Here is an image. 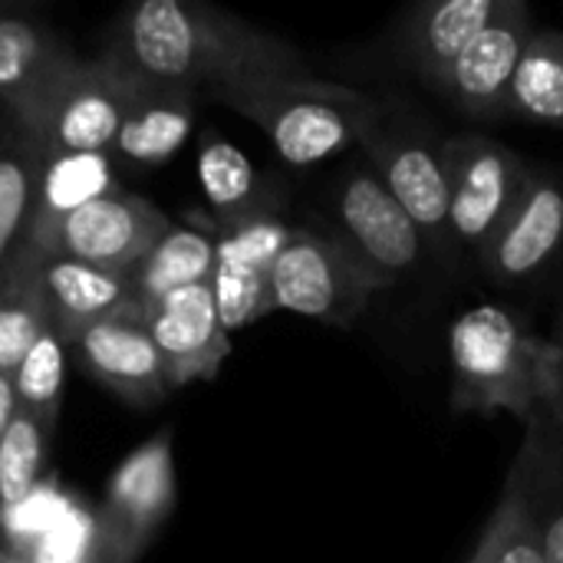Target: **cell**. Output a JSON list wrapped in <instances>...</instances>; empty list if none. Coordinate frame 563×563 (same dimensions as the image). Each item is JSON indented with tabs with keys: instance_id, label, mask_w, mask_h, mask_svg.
Masks as SVG:
<instances>
[{
	"instance_id": "4dcf8cb0",
	"label": "cell",
	"mask_w": 563,
	"mask_h": 563,
	"mask_svg": "<svg viewBox=\"0 0 563 563\" xmlns=\"http://www.w3.org/2000/svg\"><path fill=\"white\" fill-rule=\"evenodd\" d=\"M290 224L280 221V214L271 218H254L247 224H238L231 231H218L214 234V257L228 261V264H241V267H254L271 274L280 251L290 241Z\"/></svg>"
},
{
	"instance_id": "277c9868",
	"label": "cell",
	"mask_w": 563,
	"mask_h": 563,
	"mask_svg": "<svg viewBox=\"0 0 563 563\" xmlns=\"http://www.w3.org/2000/svg\"><path fill=\"white\" fill-rule=\"evenodd\" d=\"M356 145L366 165L416 221L432 257L452 267L459 244L449 228V185L442 162V139L396 102L373 99L360 115Z\"/></svg>"
},
{
	"instance_id": "8fae6325",
	"label": "cell",
	"mask_w": 563,
	"mask_h": 563,
	"mask_svg": "<svg viewBox=\"0 0 563 563\" xmlns=\"http://www.w3.org/2000/svg\"><path fill=\"white\" fill-rule=\"evenodd\" d=\"M534 26L538 23L525 0H505L501 13L442 73L432 92L442 96L455 112L468 119H478V122L508 119L511 79Z\"/></svg>"
},
{
	"instance_id": "d6a6232c",
	"label": "cell",
	"mask_w": 563,
	"mask_h": 563,
	"mask_svg": "<svg viewBox=\"0 0 563 563\" xmlns=\"http://www.w3.org/2000/svg\"><path fill=\"white\" fill-rule=\"evenodd\" d=\"M544 419L554 432L563 435V313L548 336V396H544Z\"/></svg>"
},
{
	"instance_id": "e0dca14e",
	"label": "cell",
	"mask_w": 563,
	"mask_h": 563,
	"mask_svg": "<svg viewBox=\"0 0 563 563\" xmlns=\"http://www.w3.org/2000/svg\"><path fill=\"white\" fill-rule=\"evenodd\" d=\"M198 92L172 82H155L135 73L132 99L112 145V162L155 168L172 162L195 132Z\"/></svg>"
},
{
	"instance_id": "1f68e13d",
	"label": "cell",
	"mask_w": 563,
	"mask_h": 563,
	"mask_svg": "<svg viewBox=\"0 0 563 563\" xmlns=\"http://www.w3.org/2000/svg\"><path fill=\"white\" fill-rule=\"evenodd\" d=\"M96 515L76 498L63 511V518L46 531V538L23 558L26 563H89L96 561Z\"/></svg>"
},
{
	"instance_id": "30bf717a",
	"label": "cell",
	"mask_w": 563,
	"mask_h": 563,
	"mask_svg": "<svg viewBox=\"0 0 563 563\" xmlns=\"http://www.w3.org/2000/svg\"><path fill=\"white\" fill-rule=\"evenodd\" d=\"M135 73L112 56L82 59L46 109L36 142L43 152H89L112 155L122 129Z\"/></svg>"
},
{
	"instance_id": "cb8c5ba5",
	"label": "cell",
	"mask_w": 563,
	"mask_h": 563,
	"mask_svg": "<svg viewBox=\"0 0 563 563\" xmlns=\"http://www.w3.org/2000/svg\"><path fill=\"white\" fill-rule=\"evenodd\" d=\"M508 119L563 129V30L534 26L508 92Z\"/></svg>"
},
{
	"instance_id": "4fadbf2b",
	"label": "cell",
	"mask_w": 563,
	"mask_h": 563,
	"mask_svg": "<svg viewBox=\"0 0 563 563\" xmlns=\"http://www.w3.org/2000/svg\"><path fill=\"white\" fill-rule=\"evenodd\" d=\"M79 63V53L53 30L26 16L0 13V102L26 135H40L49 102Z\"/></svg>"
},
{
	"instance_id": "9c48e42d",
	"label": "cell",
	"mask_w": 563,
	"mask_h": 563,
	"mask_svg": "<svg viewBox=\"0 0 563 563\" xmlns=\"http://www.w3.org/2000/svg\"><path fill=\"white\" fill-rule=\"evenodd\" d=\"M168 228L172 218L158 205L129 188H115L112 195L63 218L49 234L33 241V247L43 257H69L129 274Z\"/></svg>"
},
{
	"instance_id": "ac0fdd59",
	"label": "cell",
	"mask_w": 563,
	"mask_h": 563,
	"mask_svg": "<svg viewBox=\"0 0 563 563\" xmlns=\"http://www.w3.org/2000/svg\"><path fill=\"white\" fill-rule=\"evenodd\" d=\"M198 181L214 218V234L280 211V191L218 129L198 135Z\"/></svg>"
},
{
	"instance_id": "7402d4cb",
	"label": "cell",
	"mask_w": 563,
	"mask_h": 563,
	"mask_svg": "<svg viewBox=\"0 0 563 563\" xmlns=\"http://www.w3.org/2000/svg\"><path fill=\"white\" fill-rule=\"evenodd\" d=\"M468 563H548L541 518L531 488V445L525 442L505 492L472 551Z\"/></svg>"
},
{
	"instance_id": "8992f818",
	"label": "cell",
	"mask_w": 563,
	"mask_h": 563,
	"mask_svg": "<svg viewBox=\"0 0 563 563\" xmlns=\"http://www.w3.org/2000/svg\"><path fill=\"white\" fill-rule=\"evenodd\" d=\"M178 505L172 429L132 449L112 472L96 511V561L139 563Z\"/></svg>"
},
{
	"instance_id": "603a6c76",
	"label": "cell",
	"mask_w": 563,
	"mask_h": 563,
	"mask_svg": "<svg viewBox=\"0 0 563 563\" xmlns=\"http://www.w3.org/2000/svg\"><path fill=\"white\" fill-rule=\"evenodd\" d=\"M214 234L198 231V228H181L172 224L152 247L148 254L129 271L132 297L142 303V310L155 307L158 300L211 284L214 277Z\"/></svg>"
},
{
	"instance_id": "f546056e",
	"label": "cell",
	"mask_w": 563,
	"mask_h": 563,
	"mask_svg": "<svg viewBox=\"0 0 563 563\" xmlns=\"http://www.w3.org/2000/svg\"><path fill=\"white\" fill-rule=\"evenodd\" d=\"M69 501L73 495H66L53 478H40V485L30 495L0 508V541L16 558H26L46 538V531L63 518Z\"/></svg>"
},
{
	"instance_id": "836d02e7",
	"label": "cell",
	"mask_w": 563,
	"mask_h": 563,
	"mask_svg": "<svg viewBox=\"0 0 563 563\" xmlns=\"http://www.w3.org/2000/svg\"><path fill=\"white\" fill-rule=\"evenodd\" d=\"M16 412V393H13V376L0 373V435L7 432L10 419Z\"/></svg>"
},
{
	"instance_id": "d4e9b609",
	"label": "cell",
	"mask_w": 563,
	"mask_h": 563,
	"mask_svg": "<svg viewBox=\"0 0 563 563\" xmlns=\"http://www.w3.org/2000/svg\"><path fill=\"white\" fill-rule=\"evenodd\" d=\"M531 445V488L541 518L548 563H563V435L548 422L528 429Z\"/></svg>"
},
{
	"instance_id": "2e32d148",
	"label": "cell",
	"mask_w": 563,
	"mask_h": 563,
	"mask_svg": "<svg viewBox=\"0 0 563 563\" xmlns=\"http://www.w3.org/2000/svg\"><path fill=\"white\" fill-rule=\"evenodd\" d=\"M505 0H429L396 26V59L429 89L501 13Z\"/></svg>"
},
{
	"instance_id": "83f0119b",
	"label": "cell",
	"mask_w": 563,
	"mask_h": 563,
	"mask_svg": "<svg viewBox=\"0 0 563 563\" xmlns=\"http://www.w3.org/2000/svg\"><path fill=\"white\" fill-rule=\"evenodd\" d=\"M43 145L20 129V139L0 148V264L23 238Z\"/></svg>"
},
{
	"instance_id": "d590c367",
	"label": "cell",
	"mask_w": 563,
	"mask_h": 563,
	"mask_svg": "<svg viewBox=\"0 0 563 563\" xmlns=\"http://www.w3.org/2000/svg\"><path fill=\"white\" fill-rule=\"evenodd\" d=\"M89 563H99V561H89Z\"/></svg>"
},
{
	"instance_id": "44dd1931",
	"label": "cell",
	"mask_w": 563,
	"mask_h": 563,
	"mask_svg": "<svg viewBox=\"0 0 563 563\" xmlns=\"http://www.w3.org/2000/svg\"><path fill=\"white\" fill-rule=\"evenodd\" d=\"M46 327L43 254L20 238L0 264V373L13 376Z\"/></svg>"
},
{
	"instance_id": "5b68a950",
	"label": "cell",
	"mask_w": 563,
	"mask_h": 563,
	"mask_svg": "<svg viewBox=\"0 0 563 563\" xmlns=\"http://www.w3.org/2000/svg\"><path fill=\"white\" fill-rule=\"evenodd\" d=\"M383 284L327 228H294L271 271L274 313H297L330 327H353Z\"/></svg>"
},
{
	"instance_id": "e575fe53",
	"label": "cell",
	"mask_w": 563,
	"mask_h": 563,
	"mask_svg": "<svg viewBox=\"0 0 563 563\" xmlns=\"http://www.w3.org/2000/svg\"><path fill=\"white\" fill-rule=\"evenodd\" d=\"M0 563H26V561H23V558H16V554L0 541Z\"/></svg>"
},
{
	"instance_id": "3957f363",
	"label": "cell",
	"mask_w": 563,
	"mask_h": 563,
	"mask_svg": "<svg viewBox=\"0 0 563 563\" xmlns=\"http://www.w3.org/2000/svg\"><path fill=\"white\" fill-rule=\"evenodd\" d=\"M218 106L257 125L274 152L297 168L320 165L356 145L360 115L376 96L353 86L307 76L254 79L208 92Z\"/></svg>"
},
{
	"instance_id": "52a82bcc",
	"label": "cell",
	"mask_w": 563,
	"mask_h": 563,
	"mask_svg": "<svg viewBox=\"0 0 563 563\" xmlns=\"http://www.w3.org/2000/svg\"><path fill=\"white\" fill-rule=\"evenodd\" d=\"M442 162L452 238L459 251L482 257L508 214L518 208L531 178V162L492 135L442 139Z\"/></svg>"
},
{
	"instance_id": "4316f807",
	"label": "cell",
	"mask_w": 563,
	"mask_h": 563,
	"mask_svg": "<svg viewBox=\"0 0 563 563\" xmlns=\"http://www.w3.org/2000/svg\"><path fill=\"white\" fill-rule=\"evenodd\" d=\"M56 429L43 426L33 412H13L7 432L0 435V508L30 495L43 478V459Z\"/></svg>"
},
{
	"instance_id": "5bb4252c",
	"label": "cell",
	"mask_w": 563,
	"mask_h": 563,
	"mask_svg": "<svg viewBox=\"0 0 563 563\" xmlns=\"http://www.w3.org/2000/svg\"><path fill=\"white\" fill-rule=\"evenodd\" d=\"M563 254V175L531 165L528 188L478 264L498 284H528Z\"/></svg>"
},
{
	"instance_id": "6da1fadb",
	"label": "cell",
	"mask_w": 563,
	"mask_h": 563,
	"mask_svg": "<svg viewBox=\"0 0 563 563\" xmlns=\"http://www.w3.org/2000/svg\"><path fill=\"white\" fill-rule=\"evenodd\" d=\"M106 56L145 79L195 92L310 73L294 43L201 0H142L129 7L112 23Z\"/></svg>"
},
{
	"instance_id": "ffe728a7",
	"label": "cell",
	"mask_w": 563,
	"mask_h": 563,
	"mask_svg": "<svg viewBox=\"0 0 563 563\" xmlns=\"http://www.w3.org/2000/svg\"><path fill=\"white\" fill-rule=\"evenodd\" d=\"M43 290L49 327L66 340L132 300L129 274L102 271L69 257H43Z\"/></svg>"
},
{
	"instance_id": "7c38bea8",
	"label": "cell",
	"mask_w": 563,
	"mask_h": 563,
	"mask_svg": "<svg viewBox=\"0 0 563 563\" xmlns=\"http://www.w3.org/2000/svg\"><path fill=\"white\" fill-rule=\"evenodd\" d=\"M86 376L129 406L148 409L168 399V379L162 356L152 343L145 310L132 297L109 317L96 320L69 340Z\"/></svg>"
},
{
	"instance_id": "9a60e30c",
	"label": "cell",
	"mask_w": 563,
	"mask_h": 563,
	"mask_svg": "<svg viewBox=\"0 0 563 563\" xmlns=\"http://www.w3.org/2000/svg\"><path fill=\"white\" fill-rule=\"evenodd\" d=\"M145 323L162 356L168 389L211 383L231 356V333L221 327L211 284L158 300L145 310Z\"/></svg>"
},
{
	"instance_id": "484cf974",
	"label": "cell",
	"mask_w": 563,
	"mask_h": 563,
	"mask_svg": "<svg viewBox=\"0 0 563 563\" xmlns=\"http://www.w3.org/2000/svg\"><path fill=\"white\" fill-rule=\"evenodd\" d=\"M66 340L46 327V333L33 343L23 363L13 369V393L16 406L33 412L43 426L56 429L59 406H63V383H66Z\"/></svg>"
},
{
	"instance_id": "f1b7e54d",
	"label": "cell",
	"mask_w": 563,
	"mask_h": 563,
	"mask_svg": "<svg viewBox=\"0 0 563 563\" xmlns=\"http://www.w3.org/2000/svg\"><path fill=\"white\" fill-rule=\"evenodd\" d=\"M211 297H214L221 327L228 333L244 330V327H251V323H257V320L274 313L271 274L254 271V267L218 261L214 264V277H211Z\"/></svg>"
},
{
	"instance_id": "ba28073f",
	"label": "cell",
	"mask_w": 563,
	"mask_h": 563,
	"mask_svg": "<svg viewBox=\"0 0 563 563\" xmlns=\"http://www.w3.org/2000/svg\"><path fill=\"white\" fill-rule=\"evenodd\" d=\"M330 231L383 284V290L416 277L422 261L432 257L416 221L366 162L343 168L330 191Z\"/></svg>"
},
{
	"instance_id": "d6986e66",
	"label": "cell",
	"mask_w": 563,
	"mask_h": 563,
	"mask_svg": "<svg viewBox=\"0 0 563 563\" xmlns=\"http://www.w3.org/2000/svg\"><path fill=\"white\" fill-rule=\"evenodd\" d=\"M119 185L112 155H89V152H43L30 214L23 228V241H40L49 234L63 218L92 205L96 198L112 195Z\"/></svg>"
},
{
	"instance_id": "7a4b0ae2",
	"label": "cell",
	"mask_w": 563,
	"mask_h": 563,
	"mask_svg": "<svg viewBox=\"0 0 563 563\" xmlns=\"http://www.w3.org/2000/svg\"><path fill=\"white\" fill-rule=\"evenodd\" d=\"M452 412H508L525 429L548 422V340L534 336L528 320L498 303L462 310L449 327Z\"/></svg>"
}]
</instances>
